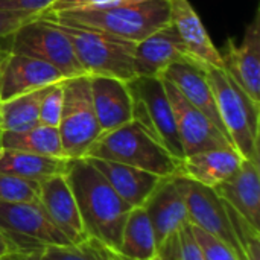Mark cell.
Segmentation results:
<instances>
[{"mask_svg": "<svg viewBox=\"0 0 260 260\" xmlns=\"http://www.w3.org/2000/svg\"><path fill=\"white\" fill-rule=\"evenodd\" d=\"M75 195L87 238L117 251L128 206L87 157L69 160L64 172Z\"/></svg>", "mask_w": 260, "mask_h": 260, "instance_id": "cell-1", "label": "cell"}, {"mask_svg": "<svg viewBox=\"0 0 260 260\" xmlns=\"http://www.w3.org/2000/svg\"><path fill=\"white\" fill-rule=\"evenodd\" d=\"M41 17L99 30L131 43L142 41L171 21L168 0H123L104 6L44 12Z\"/></svg>", "mask_w": 260, "mask_h": 260, "instance_id": "cell-2", "label": "cell"}, {"mask_svg": "<svg viewBox=\"0 0 260 260\" xmlns=\"http://www.w3.org/2000/svg\"><path fill=\"white\" fill-rule=\"evenodd\" d=\"M85 157L117 161L163 178L181 174V161L136 120L102 133Z\"/></svg>", "mask_w": 260, "mask_h": 260, "instance_id": "cell-3", "label": "cell"}, {"mask_svg": "<svg viewBox=\"0 0 260 260\" xmlns=\"http://www.w3.org/2000/svg\"><path fill=\"white\" fill-rule=\"evenodd\" d=\"M206 75L232 145L244 160L260 163V104L248 98L224 67L206 66Z\"/></svg>", "mask_w": 260, "mask_h": 260, "instance_id": "cell-4", "label": "cell"}, {"mask_svg": "<svg viewBox=\"0 0 260 260\" xmlns=\"http://www.w3.org/2000/svg\"><path fill=\"white\" fill-rule=\"evenodd\" d=\"M55 23V21H52ZM69 37L73 52L88 76H113L128 82L134 73V47L136 43L125 41L108 34L55 23Z\"/></svg>", "mask_w": 260, "mask_h": 260, "instance_id": "cell-5", "label": "cell"}, {"mask_svg": "<svg viewBox=\"0 0 260 260\" xmlns=\"http://www.w3.org/2000/svg\"><path fill=\"white\" fill-rule=\"evenodd\" d=\"M126 84L133 99V120L145 128L177 160L183 161L184 154L175 114L163 78L134 76Z\"/></svg>", "mask_w": 260, "mask_h": 260, "instance_id": "cell-6", "label": "cell"}, {"mask_svg": "<svg viewBox=\"0 0 260 260\" xmlns=\"http://www.w3.org/2000/svg\"><path fill=\"white\" fill-rule=\"evenodd\" d=\"M62 91V113L58 125L62 151L69 160L84 158L102 134L93 110L88 75L66 79Z\"/></svg>", "mask_w": 260, "mask_h": 260, "instance_id": "cell-7", "label": "cell"}, {"mask_svg": "<svg viewBox=\"0 0 260 260\" xmlns=\"http://www.w3.org/2000/svg\"><path fill=\"white\" fill-rule=\"evenodd\" d=\"M0 47L46 61L67 79L85 75L69 37L61 27L41 15L18 27L8 38L0 40Z\"/></svg>", "mask_w": 260, "mask_h": 260, "instance_id": "cell-8", "label": "cell"}, {"mask_svg": "<svg viewBox=\"0 0 260 260\" xmlns=\"http://www.w3.org/2000/svg\"><path fill=\"white\" fill-rule=\"evenodd\" d=\"M0 232L15 253H35L44 247L73 245L52 222L40 203H0Z\"/></svg>", "mask_w": 260, "mask_h": 260, "instance_id": "cell-9", "label": "cell"}, {"mask_svg": "<svg viewBox=\"0 0 260 260\" xmlns=\"http://www.w3.org/2000/svg\"><path fill=\"white\" fill-rule=\"evenodd\" d=\"M177 180L184 195L190 224L229 245L238 260H244L242 248L233 232L225 204L215 192V189L190 180L181 174L177 175Z\"/></svg>", "mask_w": 260, "mask_h": 260, "instance_id": "cell-10", "label": "cell"}, {"mask_svg": "<svg viewBox=\"0 0 260 260\" xmlns=\"http://www.w3.org/2000/svg\"><path fill=\"white\" fill-rule=\"evenodd\" d=\"M163 81L174 108L184 157L212 149H235L229 137L204 113L189 104L171 82H168L166 79Z\"/></svg>", "mask_w": 260, "mask_h": 260, "instance_id": "cell-11", "label": "cell"}, {"mask_svg": "<svg viewBox=\"0 0 260 260\" xmlns=\"http://www.w3.org/2000/svg\"><path fill=\"white\" fill-rule=\"evenodd\" d=\"M67 78L38 58L0 47V101L35 91Z\"/></svg>", "mask_w": 260, "mask_h": 260, "instance_id": "cell-12", "label": "cell"}, {"mask_svg": "<svg viewBox=\"0 0 260 260\" xmlns=\"http://www.w3.org/2000/svg\"><path fill=\"white\" fill-rule=\"evenodd\" d=\"M221 52L222 64L233 81L248 94L251 101L260 104V9H256L253 20L247 24L242 41L238 44L229 38Z\"/></svg>", "mask_w": 260, "mask_h": 260, "instance_id": "cell-13", "label": "cell"}, {"mask_svg": "<svg viewBox=\"0 0 260 260\" xmlns=\"http://www.w3.org/2000/svg\"><path fill=\"white\" fill-rule=\"evenodd\" d=\"M195 61L169 21L165 27L136 43L134 47V73L136 76L161 78L165 70L172 64ZM204 66V64H203Z\"/></svg>", "mask_w": 260, "mask_h": 260, "instance_id": "cell-14", "label": "cell"}, {"mask_svg": "<svg viewBox=\"0 0 260 260\" xmlns=\"http://www.w3.org/2000/svg\"><path fill=\"white\" fill-rule=\"evenodd\" d=\"M143 207L151 219L157 248L175 236L184 225L190 224L187 206L177 175L161 178Z\"/></svg>", "mask_w": 260, "mask_h": 260, "instance_id": "cell-15", "label": "cell"}, {"mask_svg": "<svg viewBox=\"0 0 260 260\" xmlns=\"http://www.w3.org/2000/svg\"><path fill=\"white\" fill-rule=\"evenodd\" d=\"M40 204L52 222L73 244L87 238L75 195L64 174L52 175L40 183Z\"/></svg>", "mask_w": 260, "mask_h": 260, "instance_id": "cell-16", "label": "cell"}, {"mask_svg": "<svg viewBox=\"0 0 260 260\" xmlns=\"http://www.w3.org/2000/svg\"><path fill=\"white\" fill-rule=\"evenodd\" d=\"M93 110L101 131L133 122V99L128 84L113 76H88Z\"/></svg>", "mask_w": 260, "mask_h": 260, "instance_id": "cell-17", "label": "cell"}, {"mask_svg": "<svg viewBox=\"0 0 260 260\" xmlns=\"http://www.w3.org/2000/svg\"><path fill=\"white\" fill-rule=\"evenodd\" d=\"M171 23L175 27L178 37L186 46L190 56L212 67H224L221 50L216 49L212 38L209 37L203 20L189 0H168Z\"/></svg>", "mask_w": 260, "mask_h": 260, "instance_id": "cell-18", "label": "cell"}, {"mask_svg": "<svg viewBox=\"0 0 260 260\" xmlns=\"http://www.w3.org/2000/svg\"><path fill=\"white\" fill-rule=\"evenodd\" d=\"M260 163L244 160L239 171L213 187L222 201L233 207L248 224L260 232Z\"/></svg>", "mask_w": 260, "mask_h": 260, "instance_id": "cell-19", "label": "cell"}, {"mask_svg": "<svg viewBox=\"0 0 260 260\" xmlns=\"http://www.w3.org/2000/svg\"><path fill=\"white\" fill-rule=\"evenodd\" d=\"M161 78L171 82L189 104H192L197 110L204 113L227 136L224 125L219 119L213 90L206 75V66L193 62L172 64L165 70Z\"/></svg>", "mask_w": 260, "mask_h": 260, "instance_id": "cell-20", "label": "cell"}, {"mask_svg": "<svg viewBox=\"0 0 260 260\" xmlns=\"http://www.w3.org/2000/svg\"><path fill=\"white\" fill-rule=\"evenodd\" d=\"M87 158L104 175V178L110 183L114 192L131 207L145 206V203L163 178L155 174L117 161L91 157Z\"/></svg>", "mask_w": 260, "mask_h": 260, "instance_id": "cell-21", "label": "cell"}, {"mask_svg": "<svg viewBox=\"0 0 260 260\" xmlns=\"http://www.w3.org/2000/svg\"><path fill=\"white\" fill-rule=\"evenodd\" d=\"M244 158L233 149H212L184 157L181 161V175L195 180L204 186L216 187L230 180L241 168Z\"/></svg>", "mask_w": 260, "mask_h": 260, "instance_id": "cell-22", "label": "cell"}, {"mask_svg": "<svg viewBox=\"0 0 260 260\" xmlns=\"http://www.w3.org/2000/svg\"><path fill=\"white\" fill-rule=\"evenodd\" d=\"M67 163L69 158L44 157L0 146V174L41 183L52 175L64 174Z\"/></svg>", "mask_w": 260, "mask_h": 260, "instance_id": "cell-23", "label": "cell"}, {"mask_svg": "<svg viewBox=\"0 0 260 260\" xmlns=\"http://www.w3.org/2000/svg\"><path fill=\"white\" fill-rule=\"evenodd\" d=\"M117 253L125 260H152L157 256L154 229L143 206L129 210Z\"/></svg>", "mask_w": 260, "mask_h": 260, "instance_id": "cell-24", "label": "cell"}, {"mask_svg": "<svg viewBox=\"0 0 260 260\" xmlns=\"http://www.w3.org/2000/svg\"><path fill=\"white\" fill-rule=\"evenodd\" d=\"M0 146L9 149H18L37 155L66 158L58 128L38 123L34 128L15 133L0 131Z\"/></svg>", "mask_w": 260, "mask_h": 260, "instance_id": "cell-25", "label": "cell"}, {"mask_svg": "<svg viewBox=\"0 0 260 260\" xmlns=\"http://www.w3.org/2000/svg\"><path fill=\"white\" fill-rule=\"evenodd\" d=\"M47 87L0 101V131L15 133L40 123V104Z\"/></svg>", "mask_w": 260, "mask_h": 260, "instance_id": "cell-26", "label": "cell"}, {"mask_svg": "<svg viewBox=\"0 0 260 260\" xmlns=\"http://www.w3.org/2000/svg\"><path fill=\"white\" fill-rule=\"evenodd\" d=\"M35 254L41 260H125L117 251L93 238L67 247H44Z\"/></svg>", "mask_w": 260, "mask_h": 260, "instance_id": "cell-27", "label": "cell"}, {"mask_svg": "<svg viewBox=\"0 0 260 260\" xmlns=\"http://www.w3.org/2000/svg\"><path fill=\"white\" fill-rule=\"evenodd\" d=\"M0 203H40V183L0 174Z\"/></svg>", "mask_w": 260, "mask_h": 260, "instance_id": "cell-28", "label": "cell"}, {"mask_svg": "<svg viewBox=\"0 0 260 260\" xmlns=\"http://www.w3.org/2000/svg\"><path fill=\"white\" fill-rule=\"evenodd\" d=\"M225 210L229 219L232 222L236 239L242 248L244 260H260V232L251 224H248L233 207H230L225 201Z\"/></svg>", "mask_w": 260, "mask_h": 260, "instance_id": "cell-29", "label": "cell"}, {"mask_svg": "<svg viewBox=\"0 0 260 260\" xmlns=\"http://www.w3.org/2000/svg\"><path fill=\"white\" fill-rule=\"evenodd\" d=\"M62 82L49 85L41 98L40 104V123L46 126L58 128L61 113H62V101H64V91H62Z\"/></svg>", "mask_w": 260, "mask_h": 260, "instance_id": "cell-30", "label": "cell"}, {"mask_svg": "<svg viewBox=\"0 0 260 260\" xmlns=\"http://www.w3.org/2000/svg\"><path fill=\"white\" fill-rule=\"evenodd\" d=\"M192 232L204 253L206 260H238L233 250L229 245H225L224 242H221L219 239H216L215 236H212V235L206 233L204 230L193 227V225H192Z\"/></svg>", "mask_w": 260, "mask_h": 260, "instance_id": "cell-31", "label": "cell"}, {"mask_svg": "<svg viewBox=\"0 0 260 260\" xmlns=\"http://www.w3.org/2000/svg\"><path fill=\"white\" fill-rule=\"evenodd\" d=\"M174 260H206L200 244L197 242L193 236L190 224L184 225L180 230V242H178V248L174 256Z\"/></svg>", "mask_w": 260, "mask_h": 260, "instance_id": "cell-32", "label": "cell"}, {"mask_svg": "<svg viewBox=\"0 0 260 260\" xmlns=\"http://www.w3.org/2000/svg\"><path fill=\"white\" fill-rule=\"evenodd\" d=\"M40 15L35 14H27V12H18V11H8V9H0V40L8 38L12 35L18 27L23 24L38 18Z\"/></svg>", "mask_w": 260, "mask_h": 260, "instance_id": "cell-33", "label": "cell"}, {"mask_svg": "<svg viewBox=\"0 0 260 260\" xmlns=\"http://www.w3.org/2000/svg\"><path fill=\"white\" fill-rule=\"evenodd\" d=\"M58 0H0V9L43 15Z\"/></svg>", "mask_w": 260, "mask_h": 260, "instance_id": "cell-34", "label": "cell"}, {"mask_svg": "<svg viewBox=\"0 0 260 260\" xmlns=\"http://www.w3.org/2000/svg\"><path fill=\"white\" fill-rule=\"evenodd\" d=\"M123 0H58L47 12L56 11H69V9H79V8H93V6H104L111 5Z\"/></svg>", "mask_w": 260, "mask_h": 260, "instance_id": "cell-35", "label": "cell"}, {"mask_svg": "<svg viewBox=\"0 0 260 260\" xmlns=\"http://www.w3.org/2000/svg\"><path fill=\"white\" fill-rule=\"evenodd\" d=\"M14 253H15V251H14L12 245H11L9 241L5 238V235L0 232V259L6 257V256H9V254H14Z\"/></svg>", "mask_w": 260, "mask_h": 260, "instance_id": "cell-36", "label": "cell"}, {"mask_svg": "<svg viewBox=\"0 0 260 260\" xmlns=\"http://www.w3.org/2000/svg\"><path fill=\"white\" fill-rule=\"evenodd\" d=\"M12 260H41L35 253H14L11 254Z\"/></svg>", "mask_w": 260, "mask_h": 260, "instance_id": "cell-37", "label": "cell"}, {"mask_svg": "<svg viewBox=\"0 0 260 260\" xmlns=\"http://www.w3.org/2000/svg\"><path fill=\"white\" fill-rule=\"evenodd\" d=\"M0 260H12V259H11V254H9V256H6V257H3V259H0Z\"/></svg>", "mask_w": 260, "mask_h": 260, "instance_id": "cell-38", "label": "cell"}, {"mask_svg": "<svg viewBox=\"0 0 260 260\" xmlns=\"http://www.w3.org/2000/svg\"><path fill=\"white\" fill-rule=\"evenodd\" d=\"M152 260H161V259H158V257H154V259Z\"/></svg>", "mask_w": 260, "mask_h": 260, "instance_id": "cell-39", "label": "cell"}]
</instances>
